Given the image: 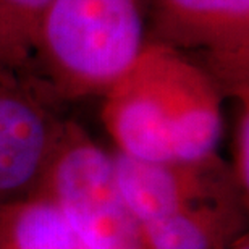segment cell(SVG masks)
I'll list each match as a JSON object with an SVG mask.
<instances>
[{
	"mask_svg": "<svg viewBox=\"0 0 249 249\" xmlns=\"http://www.w3.org/2000/svg\"><path fill=\"white\" fill-rule=\"evenodd\" d=\"M33 194L51 201L89 249H149L118 189L113 156L78 124L62 123Z\"/></svg>",
	"mask_w": 249,
	"mask_h": 249,
	"instance_id": "3957f363",
	"label": "cell"
},
{
	"mask_svg": "<svg viewBox=\"0 0 249 249\" xmlns=\"http://www.w3.org/2000/svg\"><path fill=\"white\" fill-rule=\"evenodd\" d=\"M233 177L243 194H249V101H241L235 124V162Z\"/></svg>",
	"mask_w": 249,
	"mask_h": 249,
	"instance_id": "ba28073f",
	"label": "cell"
},
{
	"mask_svg": "<svg viewBox=\"0 0 249 249\" xmlns=\"http://www.w3.org/2000/svg\"><path fill=\"white\" fill-rule=\"evenodd\" d=\"M52 0H0V71L33 60L37 33Z\"/></svg>",
	"mask_w": 249,
	"mask_h": 249,
	"instance_id": "52a82bcc",
	"label": "cell"
},
{
	"mask_svg": "<svg viewBox=\"0 0 249 249\" xmlns=\"http://www.w3.org/2000/svg\"><path fill=\"white\" fill-rule=\"evenodd\" d=\"M152 39L196 52L223 94L248 101L249 0H142Z\"/></svg>",
	"mask_w": 249,
	"mask_h": 249,
	"instance_id": "277c9868",
	"label": "cell"
},
{
	"mask_svg": "<svg viewBox=\"0 0 249 249\" xmlns=\"http://www.w3.org/2000/svg\"><path fill=\"white\" fill-rule=\"evenodd\" d=\"M227 249H249V238L248 233L243 231L241 235H238L235 240H233L230 245H228Z\"/></svg>",
	"mask_w": 249,
	"mask_h": 249,
	"instance_id": "9c48e42d",
	"label": "cell"
},
{
	"mask_svg": "<svg viewBox=\"0 0 249 249\" xmlns=\"http://www.w3.org/2000/svg\"><path fill=\"white\" fill-rule=\"evenodd\" d=\"M223 91L191 55L163 44L104 92L102 120L117 151L144 162L189 165L215 157Z\"/></svg>",
	"mask_w": 249,
	"mask_h": 249,
	"instance_id": "6da1fadb",
	"label": "cell"
},
{
	"mask_svg": "<svg viewBox=\"0 0 249 249\" xmlns=\"http://www.w3.org/2000/svg\"><path fill=\"white\" fill-rule=\"evenodd\" d=\"M142 0H52L34 57L65 97L104 94L141 55Z\"/></svg>",
	"mask_w": 249,
	"mask_h": 249,
	"instance_id": "7a4b0ae2",
	"label": "cell"
},
{
	"mask_svg": "<svg viewBox=\"0 0 249 249\" xmlns=\"http://www.w3.org/2000/svg\"><path fill=\"white\" fill-rule=\"evenodd\" d=\"M0 249H89L51 201L36 194L0 204Z\"/></svg>",
	"mask_w": 249,
	"mask_h": 249,
	"instance_id": "8992f818",
	"label": "cell"
},
{
	"mask_svg": "<svg viewBox=\"0 0 249 249\" xmlns=\"http://www.w3.org/2000/svg\"><path fill=\"white\" fill-rule=\"evenodd\" d=\"M60 126L31 92L0 71V204L36 191Z\"/></svg>",
	"mask_w": 249,
	"mask_h": 249,
	"instance_id": "5b68a950",
	"label": "cell"
}]
</instances>
